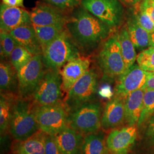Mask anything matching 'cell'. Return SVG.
<instances>
[{"label":"cell","instance_id":"cell-1","mask_svg":"<svg viewBox=\"0 0 154 154\" xmlns=\"http://www.w3.org/2000/svg\"><path fill=\"white\" fill-rule=\"evenodd\" d=\"M65 28L78 48L86 51L95 49L115 31L82 6L73 10Z\"/></svg>","mask_w":154,"mask_h":154},{"label":"cell","instance_id":"cell-2","mask_svg":"<svg viewBox=\"0 0 154 154\" xmlns=\"http://www.w3.org/2000/svg\"><path fill=\"white\" fill-rule=\"evenodd\" d=\"M97 61L105 81L117 79L126 72L118 32H114L103 42Z\"/></svg>","mask_w":154,"mask_h":154},{"label":"cell","instance_id":"cell-3","mask_svg":"<svg viewBox=\"0 0 154 154\" xmlns=\"http://www.w3.org/2000/svg\"><path fill=\"white\" fill-rule=\"evenodd\" d=\"M42 61L47 69L60 70L68 61L80 57L78 46L66 29L42 50Z\"/></svg>","mask_w":154,"mask_h":154},{"label":"cell","instance_id":"cell-4","mask_svg":"<svg viewBox=\"0 0 154 154\" xmlns=\"http://www.w3.org/2000/svg\"><path fill=\"white\" fill-rule=\"evenodd\" d=\"M35 104L18 97L14 100L9 130L15 140L28 138L39 130L34 114Z\"/></svg>","mask_w":154,"mask_h":154},{"label":"cell","instance_id":"cell-5","mask_svg":"<svg viewBox=\"0 0 154 154\" xmlns=\"http://www.w3.org/2000/svg\"><path fill=\"white\" fill-rule=\"evenodd\" d=\"M69 112V126L82 134L95 133L102 127V109L99 102H88Z\"/></svg>","mask_w":154,"mask_h":154},{"label":"cell","instance_id":"cell-6","mask_svg":"<svg viewBox=\"0 0 154 154\" xmlns=\"http://www.w3.org/2000/svg\"><path fill=\"white\" fill-rule=\"evenodd\" d=\"M81 5L114 30L126 20V12L119 0H82Z\"/></svg>","mask_w":154,"mask_h":154},{"label":"cell","instance_id":"cell-7","mask_svg":"<svg viewBox=\"0 0 154 154\" xmlns=\"http://www.w3.org/2000/svg\"><path fill=\"white\" fill-rule=\"evenodd\" d=\"M98 82L97 72L94 68L89 69L67 93L63 104L66 110L70 111L93 101L97 91Z\"/></svg>","mask_w":154,"mask_h":154},{"label":"cell","instance_id":"cell-8","mask_svg":"<svg viewBox=\"0 0 154 154\" xmlns=\"http://www.w3.org/2000/svg\"><path fill=\"white\" fill-rule=\"evenodd\" d=\"M64 105L38 106L35 105L34 114L39 130L50 135L57 134L69 126L67 114Z\"/></svg>","mask_w":154,"mask_h":154},{"label":"cell","instance_id":"cell-9","mask_svg":"<svg viewBox=\"0 0 154 154\" xmlns=\"http://www.w3.org/2000/svg\"><path fill=\"white\" fill-rule=\"evenodd\" d=\"M44 67L42 55L39 54L34 55L27 65L17 71L19 98L32 97L44 75Z\"/></svg>","mask_w":154,"mask_h":154},{"label":"cell","instance_id":"cell-10","mask_svg":"<svg viewBox=\"0 0 154 154\" xmlns=\"http://www.w3.org/2000/svg\"><path fill=\"white\" fill-rule=\"evenodd\" d=\"M62 81L59 70L48 69L33 94V103L38 106L55 105L61 102Z\"/></svg>","mask_w":154,"mask_h":154},{"label":"cell","instance_id":"cell-11","mask_svg":"<svg viewBox=\"0 0 154 154\" xmlns=\"http://www.w3.org/2000/svg\"><path fill=\"white\" fill-rule=\"evenodd\" d=\"M148 74L134 63L117 79L114 94L126 98L132 91L143 88Z\"/></svg>","mask_w":154,"mask_h":154},{"label":"cell","instance_id":"cell-12","mask_svg":"<svg viewBox=\"0 0 154 154\" xmlns=\"http://www.w3.org/2000/svg\"><path fill=\"white\" fill-rule=\"evenodd\" d=\"M31 21L35 26H64L69 17L65 11L45 2H38L30 11Z\"/></svg>","mask_w":154,"mask_h":154},{"label":"cell","instance_id":"cell-13","mask_svg":"<svg viewBox=\"0 0 154 154\" xmlns=\"http://www.w3.org/2000/svg\"><path fill=\"white\" fill-rule=\"evenodd\" d=\"M137 128L135 125L113 130L109 134L106 144L111 154H128L135 142Z\"/></svg>","mask_w":154,"mask_h":154},{"label":"cell","instance_id":"cell-14","mask_svg":"<svg viewBox=\"0 0 154 154\" xmlns=\"http://www.w3.org/2000/svg\"><path fill=\"white\" fill-rule=\"evenodd\" d=\"M126 98L114 94L106 103L102 116L101 125L105 130L120 126L125 121V102Z\"/></svg>","mask_w":154,"mask_h":154},{"label":"cell","instance_id":"cell-15","mask_svg":"<svg viewBox=\"0 0 154 154\" xmlns=\"http://www.w3.org/2000/svg\"><path fill=\"white\" fill-rule=\"evenodd\" d=\"M32 25L30 12L23 8L14 7L2 3L0 6L1 30L10 32L16 28Z\"/></svg>","mask_w":154,"mask_h":154},{"label":"cell","instance_id":"cell-16","mask_svg":"<svg viewBox=\"0 0 154 154\" xmlns=\"http://www.w3.org/2000/svg\"><path fill=\"white\" fill-rule=\"evenodd\" d=\"M91 61L85 57H78L68 61L62 68L61 77L62 89L67 93L74 85L90 69Z\"/></svg>","mask_w":154,"mask_h":154},{"label":"cell","instance_id":"cell-17","mask_svg":"<svg viewBox=\"0 0 154 154\" xmlns=\"http://www.w3.org/2000/svg\"><path fill=\"white\" fill-rule=\"evenodd\" d=\"M47 134L39 130L30 137L16 140L11 145L13 154H45V139Z\"/></svg>","mask_w":154,"mask_h":154},{"label":"cell","instance_id":"cell-18","mask_svg":"<svg viewBox=\"0 0 154 154\" xmlns=\"http://www.w3.org/2000/svg\"><path fill=\"white\" fill-rule=\"evenodd\" d=\"M17 44L33 55L42 53V49L33 25L22 26L9 32Z\"/></svg>","mask_w":154,"mask_h":154},{"label":"cell","instance_id":"cell-19","mask_svg":"<svg viewBox=\"0 0 154 154\" xmlns=\"http://www.w3.org/2000/svg\"><path fill=\"white\" fill-rule=\"evenodd\" d=\"M54 136L62 154H81V133L68 126Z\"/></svg>","mask_w":154,"mask_h":154},{"label":"cell","instance_id":"cell-20","mask_svg":"<svg viewBox=\"0 0 154 154\" xmlns=\"http://www.w3.org/2000/svg\"><path fill=\"white\" fill-rule=\"evenodd\" d=\"M125 20L130 37L135 47L140 50L148 48L150 34L139 25L130 8L127 12Z\"/></svg>","mask_w":154,"mask_h":154},{"label":"cell","instance_id":"cell-21","mask_svg":"<svg viewBox=\"0 0 154 154\" xmlns=\"http://www.w3.org/2000/svg\"><path fill=\"white\" fill-rule=\"evenodd\" d=\"M145 88L132 91L126 98L125 102V121L128 126L138 124L143 109V100Z\"/></svg>","mask_w":154,"mask_h":154},{"label":"cell","instance_id":"cell-22","mask_svg":"<svg viewBox=\"0 0 154 154\" xmlns=\"http://www.w3.org/2000/svg\"><path fill=\"white\" fill-rule=\"evenodd\" d=\"M1 94L14 95L18 93L17 71L11 62L1 61L0 64Z\"/></svg>","mask_w":154,"mask_h":154},{"label":"cell","instance_id":"cell-23","mask_svg":"<svg viewBox=\"0 0 154 154\" xmlns=\"http://www.w3.org/2000/svg\"><path fill=\"white\" fill-rule=\"evenodd\" d=\"M118 32L121 45L122 54L126 71L135 63V60H137V55L135 47L130 37L126 23L122 26Z\"/></svg>","mask_w":154,"mask_h":154},{"label":"cell","instance_id":"cell-24","mask_svg":"<svg viewBox=\"0 0 154 154\" xmlns=\"http://www.w3.org/2000/svg\"><path fill=\"white\" fill-rule=\"evenodd\" d=\"M109 152L103 135L89 134L83 138L81 154H108Z\"/></svg>","mask_w":154,"mask_h":154},{"label":"cell","instance_id":"cell-25","mask_svg":"<svg viewBox=\"0 0 154 154\" xmlns=\"http://www.w3.org/2000/svg\"><path fill=\"white\" fill-rule=\"evenodd\" d=\"M33 26L42 50L65 30V26L60 25Z\"/></svg>","mask_w":154,"mask_h":154},{"label":"cell","instance_id":"cell-26","mask_svg":"<svg viewBox=\"0 0 154 154\" xmlns=\"http://www.w3.org/2000/svg\"><path fill=\"white\" fill-rule=\"evenodd\" d=\"M14 100L13 95L1 94L0 97V130L1 135L9 128L12 107Z\"/></svg>","mask_w":154,"mask_h":154},{"label":"cell","instance_id":"cell-27","mask_svg":"<svg viewBox=\"0 0 154 154\" xmlns=\"http://www.w3.org/2000/svg\"><path fill=\"white\" fill-rule=\"evenodd\" d=\"M34 55L28 50L20 45H18L13 50L10 57V62L17 71L27 65Z\"/></svg>","mask_w":154,"mask_h":154},{"label":"cell","instance_id":"cell-28","mask_svg":"<svg viewBox=\"0 0 154 154\" xmlns=\"http://www.w3.org/2000/svg\"><path fill=\"white\" fill-rule=\"evenodd\" d=\"M154 115V90H146L143 96V109L138 122V126L149 121Z\"/></svg>","mask_w":154,"mask_h":154},{"label":"cell","instance_id":"cell-29","mask_svg":"<svg viewBox=\"0 0 154 154\" xmlns=\"http://www.w3.org/2000/svg\"><path fill=\"white\" fill-rule=\"evenodd\" d=\"M0 44L1 58L2 61L9 60L12 51L19 45L10 33L5 30H1Z\"/></svg>","mask_w":154,"mask_h":154},{"label":"cell","instance_id":"cell-30","mask_svg":"<svg viewBox=\"0 0 154 154\" xmlns=\"http://www.w3.org/2000/svg\"><path fill=\"white\" fill-rule=\"evenodd\" d=\"M138 66L147 72H154V48L149 47L142 50L137 57Z\"/></svg>","mask_w":154,"mask_h":154},{"label":"cell","instance_id":"cell-31","mask_svg":"<svg viewBox=\"0 0 154 154\" xmlns=\"http://www.w3.org/2000/svg\"><path fill=\"white\" fill-rule=\"evenodd\" d=\"M129 8L141 26H142L149 34L154 32V22L150 17L141 9L140 3Z\"/></svg>","mask_w":154,"mask_h":154},{"label":"cell","instance_id":"cell-32","mask_svg":"<svg viewBox=\"0 0 154 154\" xmlns=\"http://www.w3.org/2000/svg\"><path fill=\"white\" fill-rule=\"evenodd\" d=\"M43 1L63 11H72L81 4L82 0H43Z\"/></svg>","mask_w":154,"mask_h":154},{"label":"cell","instance_id":"cell-33","mask_svg":"<svg viewBox=\"0 0 154 154\" xmlns=\"http://www.w3.org/2000/svg\"><path fill=\"white\" fill-rule=\"evenodd\" d=\"M45 154H62L54 135H46L45 139Z\"/></svg>","mask_w":154,"mask_h":154},{"label":"cell","instance_id":"cell-34","mask_svg":"<svg viewBox=\"0 0 154 154\" xmlns=\"http://www.w3.org/2000/svg\"><path fill=\"white\" fill-rule=\"evenodd\" d=\"M140 6L154 22V0H143L140 3Z\"/></svg>","mask_w":154,"mask_h":154},{"label":"cell","instance_id":"cell-35","mask_svg":"<svg viewBox=\"0 0 154 154\" xmlns=\"http://www.w3.org/2000/svg\"><path fill=\"white\" fill-rule=\"evenodd\" d=\"M145 135L149 147L154 151V122H149Z\"/></svg>","mask_w":154,"mask_h":154},{"label":"cell","instance_id":"cell-36","mask_svg":"<svg viewBox=\"0 0 154 154\" xmlns=\"http://www.w3.org/2000/svg\"><path fill=\"white\" fill-rule=\"evenodd\" d=\"M99 94L103 98L110 99L112 98L114 96L112 88L109 85L103 86L100 88L99 91Z\"/></svg>","mask_w":154,"mask_h":154},{"label":"cell","instance_id":"cell-37","mask_svg":"<svg viewBox=\"0 0 154 154\" xmlns=\"http://www.w3.org/2000/svg\"><path fill=\"white\" fill-rule=\"evenodd\" d=\"M143 88L146 90H154V72H149Z\"/></svg>","mask_w":154,"mask_h":154},{"label":"cell","instance_id":"cell-38","mask_svg":"<svg viewBox=\"0 0 154 154\" xmlns=\"http://www.w3.org/2000/svg\"><path fill=\"white\" fill-rule=\"evenodd\" d=\"M2 3L11 6L23 8V0H2Z\"/></svg>","mask_w":154,"mask_h":154},{"label":"cell","instance_id":"cell-39","mask_svg":"<svg viewBox=\"0 0 154 154\" xmlns=\"http://www.w3.org/2000/svg\"><path fill=\"white\" fill-rule=\"evenodd\" d=\"M123 5L131 8L132 6L140 3L143 0H119Z\"/></svg>","mask_w":154,"mask_h":154},{"label":"cell","instance_id":"cell-40","mask_svg":"<svg viewBox=\"0 0 154 154\" xmlns=\"http://www.w3.org/2000/svg\"><path fill=\"white\" fill-rule=\"evenodd\" d=\"M154 48V32L150 34V38H149V46Z\"/></svg>","mask_w":154,"mask_h":154},{"label":"cell","instance_id":"cell-41","mask_svg":"<svg viewBox=\"0 0 154 154\" xmlns=\"http://www.w3.org/2000/svg\"><path fill=\"white\" fill-rule=\"evenodd\" d=\"M149 122H154V115L151 118V119L149 120Z\"/></svg>","mask_w":154,"mask_h":154}]
</instances>
